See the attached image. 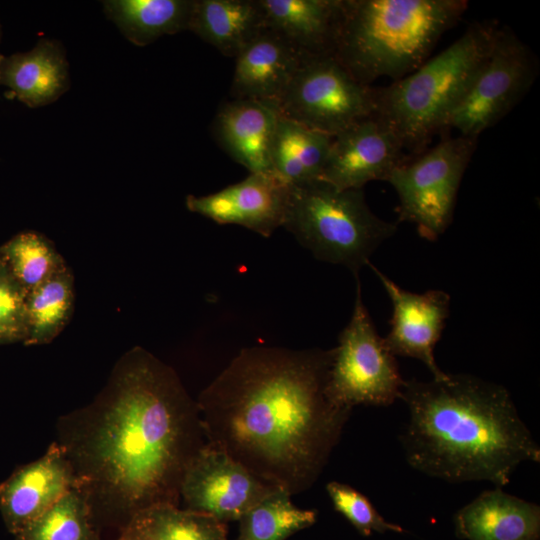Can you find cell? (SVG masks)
Returning a JSON list of instances; mask_svg holds the SVG:
<instances>
[{
  "instance_id": "6da1fadb",
  "label": "cell",
  "mask_w": 540,
  "mask_h": 540,
  "mask_svg": "<svg viewBox=\"0 0 540 540\" xmlns=\"http://www.w3.org/2000/svg\"><path fill=\"white\" fill-rule=\"evenodd\" d=\"M92 518L121 531L139 511L179 506L184 473L206 437L197 401L176 372L129 351L88 406L58 423V440Z\"/></svg>"
},
{
  "instance_id": "7a4b0ae2",
  "label": "cell",
  "mask_w": 540,
  "mask_h": 540,
  "mask_svg": "<svg viewBox=\"0 0 540 540\" xmlns=\"http://www.w3.org/2000/svg\"><path fill=\"white\" fill-rule=\"evenodd\" d=\"M332 349H242L200 393L206 441L292 496L312 487L350 409L326 394Z\"/></svg>"
},
{
  "instance_id": "3957f363",
  "label": "cell",
  "mask_w": 540,
  "mask_h": 540,
  "mask_svg": "<svg viewBox=\"0 0 540 540\" xmlns=\"http://www.w3.org/2000/svg\"><path fill=\"white\" fill-rule=\"evenodd\" d=\"M409 418L400 435L408 464L450 483L489 481L506 486L540 448L509 391L469 374L405 381L401 397Z\"/></svg>"
},
{
  "instance_id": "277c9868",
  "label": "cell",
  "mask_w": 540,
  "mask_h": 540,
  "mask_svg": "<svg viewBox=\"0 0 540 540\" xmlns=\"http://www.w3.org/2000/svg\"><path fill=\"white\" fill-rule=\"evenodd\" d=\"M466 0H343L333 56L360 83L401 79L461 19Z\"/></svg>"
},
{
  "instance_id": "5b68a950",
  "label": "cell",
  "mask_w": 540,
  "mask_h": 540,
  "mask_svg": "<svg viewBox=\"0 0 540 540\" xmlns=\"http://www.w3.org/2000/svg\"><path fill=\"white\" fill-rule=\"evenodd\" d=\"M497 30L494 22H475L410 74L375 87L374 114L394 129L405 150L418 155L444 132L448 116L488 57Z\"/></svg>"
},
{
  "instance_id": "8992f818",
  "label": "cell",
  "mask_w": 540,
  "mask_h": 540,
  "mask_svg": "<svg viewBox=\"0 0 540 540\" xmlns=\"http://www.w3.org/2000/svg\"><path fill=\"white\" fill-rule=\"evenodd\" d=\"M283 228L316 259L344 266L358 278L398 226L371 211L363 189L342 190L319 179L291 186Z\"/></svg>"
},
{
  "instance_id": "52a82bcc",
  "label": "cell",
  "mask_w": 540,
  "mask_h": 540,
  "mask_svg": "<svg viewBox=\"0 0 540 540\" xmlns=\"http://www.w3.org/2000/svg\"><path fill=\"white\" fill-rule=\"evenodd\" d=\"M477 138L445 137L433 148L409 158L387 178L398 197V221L417 227L434 241L453 220L458 190L472 159Z\"/></svg>"
},
{
  "instance_id": "ba28073f",
  "label": "cell",
  "mask_w": 540,
  "mask_h": 540,
  "mask_svg": "<svg viewBox=\"0 0 540 540\" xmlns=\"http://www.w3.org/2000/svg\"><path fill=\"white\" fill-rule=\"evenodd\" d=\"M348 324L339 335L328 374L326 394L338 407L389 406L401 397L405 380L365 307L359 277Z\"/></svg>"
},
{
  "instance_id": "9c48e42d",
  "label": "cell",
  "mask_w": 540,
  "mask_h": 540,
  "mask_svg": "<svg viewBox=\"0 0 540 540\" xmlns=\"http://www.w3.org/2000/svg\"><path fill=\"white\" fill-rule=\"evenodd\" d=\"M539 72L535 54L510 28L498 27L492 48L452 110L444 132L477 138L498 124L525 97Z\"/></svg>"
},
{
  "instance_id": "30bf717a",
  "label": "cell",
  "mask_w": 540,
  "mask_h": 540,
  "mask_svg": "<svg viewBox=\"0 0 540 540\" xmlns=\"http://www.w3.org/2000/svg\"><path fill=\"white\" fill-rule=\"evenodd\" d=\"M276 109L285 118L335 136L375 113V87L357 81L333 55L305 57Z\"/></svg>"
},
{
  "instance_id": "8fae6325",
  "label": "cell",
  "mask_w": 540,
  "mask_h": 540,
  "mask_svg": "<svg viewBox=\"0 0 540 540\" xmlns=\"http://www.w3.org/2000/svg\"><path fill=\"white\" fill-rule=\"evenodd\" d=\"M275 488L206 442L184 473L180 501L185 509L227 523L238 521Z\"/></svg>"
},
{
  "instance_id": "7c38bea8",
  "label": "cell",
  "mask_w": 540,
  "mask_h": 540,
  "mask_svg": "<svg viewBox=\"0 0 540 540\" xmlns=\"http://www.w3.org/2000/svg\"><path fill=\"white\" fill-rule=\"evenodd\" d=\"M407 159L394 129L373 114L333 136L320 179L342 190L363 189L386 181Z\"/></svg>"
},
{
  "instance_id": "4fadbf2b",
  "label": "cell",
  "mask_w": 540,
  "mask_h": 540,
  "mask_svg": "<svg viewBox=\"0 0 540 540\" xmlns=\"http://www.w3.org/2000/svg\"><path fill=\"white\" fill-rule=\"evenodd\" d=\"M381 281L393 307L390 331L384 338L388 350L396 356L420 360L433 375L444 379L437 365L434 348L441 337L450 311V296L443 290L414 293L401 288L374 265L368 264Z\"/></svg>"
},
{
  "instance_id": "5bb4252c",
  "label": "cell",
  "mask_w": 540,
  "mask_h": 540,
  "mask_svg": "<svg viewBox=\"0 0 540 540\" xmlns=\"http://www.w3.org/2000/svg\"><path fill=\"white\" fill-rule=\"evenodd\" d=\"M291 186L274 173H250L218 192L186 197L190 212L220 225L235 224L268 238L283 227Z\"/></svg>"
},
{
  "instance_id": "9a60e30c",
  "label": "cell",
  "mask_w": 540,
  "mask_h": 540,
  "mask_svg": "<svg viewBox=\"0 0 540 540\" xmlns=\"http://www.w3.org/2000/svg\"><path fill=\"white\" fill-rule=\"evenodd\" d=\"M75 487L73 467L55 441L0 484V513L7 530L16 535Z\"/></svg>"
},
{
  "instance_id": "2e32d148",
  "label": "cell",
  "mask_w": 540,
  "mask_h": 540,
  "mask_svg": "<svg viewBox=\"0 0 540 540\" xmlns=\"http://www.w3.org/2000/svg\"><path fill=\"white\" fill-rule=\"evenodd\" d=\"M304 58L284 38L263 29L235 57L230 88L233 99L255 100L276 107Z\"/></svg>"
},
{
  "instance_id": "e0dca14e",
  "label": "cell",
  "mask_w": 540,
  "mask_h": 540,
  "mask_svg": "<svg viewBox=\"0 0 540 540\" xmlns=\"http://www.w3.org/2000/svg\"><path fill=\"white\" fill-rule=\"evenodd\" d=\"M278 117L272 104L233 99L219 108L212 132L220 147L250 173H272L270 149Z\"/></svg>"
},
{
  "instance_id": "ac0fdd59",
  "label": "cell",
  "mask_w": 540,
  "mask_h": 540,
  "mask_svg": "<svg viewBox=\"0 0 540 540\" xmlns=\"http://www.w3.org/2000/svg\"><path fill=\"white\" fill-rule=\"evenodd\" d=\"M0 85L30 108L49 105L70 88L69 63L61 42L42 37L29 51L0 55Z\"/></svg>"
},
{
  "instance_id": "d6986e66",
  "label": "cell",
  "mask_w": 540,
  "mask_h": 540,
  "mask_svg": "<svg viewBox=\"0 0 540 540\" xmlns=\"http://www.w3.org/2000/svg\"><path fill=\"white\" fill-rule=\"evenodd\" d=\"M264 26L305 57L333 55L343 0H258Z\"/></svg>"
},
{
  "instance_id": "ffe728a7",
  "label": "cell",
  "mask_w": 540,
  "mask_h": 540,
  "mask_svg": "<svg viewBox=\"0 0 540 540\" xmlns=\"http://www.w3.org/2000/svg\"><path fill=\"white\" fill-rule=\"evenodd\" d=\"M454 524L464 540H539L540 507L497 487L461 508Z\"/></svg>"
},
{
  "instance_id": "44dd1931",
  "label": "cell",
  "mask_w": 540,
  "mask_h": 540,
  "mask_svg": "<svg viewBox=\"0 0 540 540\" xmlns=\"http://www.w3.org/2000/svg\"><path fill=\"white\" fill-rule=\"evenodd\" d=\"M263 29L258 0H193L188 30L225 56L235 58Z\"/></svg>"
},
{
  "instance_id": "7402d4cb",
  "label": "cell",
  "mask_w": 540,
  "mask_h": 540,
  "mask_svg": "<svg viewBox=\"0 0 540 540\" xmlns=\"http://www.w3.org/2000/svg\"><path fill=\"white\" fill-rule=\"evenodd\" d=\"M332 138L279 114L270 149L272 173L290 186L319 180Z\"/></svg>"
},
{
  "instance_id": "603a6c76",
  "label": "cell",
  "mask_w": 540,
  "mask_h": 540,
  "mask_svg": "<svg viewBox=\"0 0 540 540\" xmlns=\"http://www.w3.org/2000/svg\"><path fill=\"white\" fill-rule=\"evenodd\" d=\"M103 12L136 46L188 30L193 0H105Z\"/></svg>"
},
{
  "instance_id": "cb8c5ba5",
  "label": "cell",
  "mask_w": 540,
  "mask_h": 540,
  "mask_svg": "<svg viewBox=\"0 0 540 540\" xmlns=\"http://www.w3.org/2000/svg\"><path fill=\"white\" fill-rule=\"evenodd\" d=\"M117 540H228L227 523L175 505H154L137 512Z\"/></svg>"
},
{
  "instance_id": "d4e9b609",
  "label": "cell",
  "mask_w": 540,
  "mask_h": 540,
  "mask_svg": "<svg viewBox=\"0 0 540 540\" xmlns=\"http://www.w3.org/2000/svg\"><path fill=\"white\" fill-rule=\"evenodd\" d=\"M73 301V276L67 267L30 290L26 299L25 344L52 341L67 324Z\"/></svg>"
},
{
  "instance_id": "484cf974",
  "label": "cell",
  "mask_w": 540,
  "mask_h": 540,
  "mask_svg": "<svg viewBox=\"0 0 540 540\" xmlns=\"http://www.w3.org/2000/svg\"><path fill=\"white\" fill-rule=\"evenodd\" d=\"M291 496L285 489L276 487L238 520L239 533L235 540H286L312 526L317 511L295 506Z\"/></svg>"
},
{
  "instance_id": "4316f807",
  "label": "cell",
  "mask_w": 540,
  "mask_h": 540,
  "mask_svg": "<svg viewBox=\"0 0 540 540\" xmlns=\"http://www.w3.org/2000/svg\"><path fill=\"white\" fill-rule=\"evenodd\" d=\"M15 540H99L87 494L75 487L14 535Z\"/></svg>"
},
{
  "instance_id": "83f0119b",
  "label": "cell",
  "mask_w": 540,
  "mask_h": 540,
  "mask_svg": "<svg viewBox=\"0 0 540 540\" xmlns=\"http://www.w3.org/2000/svg\"><path fill=\"white\" fill-rule=\"evenodd\" d=\"M0 256L28 292L66 268L53 245L36 232L14 236L0 248Z\"/></svg>"
},
{
  "instance_id": "f1b7e54d",
  "label": "cell",
  "mask_w": 540,
  "mask_h": 540,
  "mask_svg": "<svg viewBox=\"0 0 540 540\" xmlns=\"http://www.w3.org/2000/svg\"><path fill=\"white\" fill-rule=\"evenodd\" d=\"M326 491L334 509L342 514L362 536L368 537L372 531L404 532L401 526L386 521L371 501L350 485L331 481L326 485Z\"/></svg>"
},
{
  "instance_id": "f546056e",
  "label": "cell",
  "mask_w": 540,
  "mask_h": 540,
  "mask_svg": "<svg viewBox=\"0 0 540 540\" xmlns=\"http://www.w3.org/2000/svg\"><path fill=\"white\" fill-rule=\"evenodd\" d=\"M27 294L0 260V343L25 340Z\"/></svg>"
},
{
  "instance_id": "4dcf8cb0",
  "label": "cell",
  "mask_w": 540,
  "mask_h": 540,
  "mask_svg": "<svg viewBox=\"0 0 540 540\" xmlns=\"http://www.w3.org/2000/svg\"><path fill=\"white\" fill-rule=\"evenodd\" d=\"M1 36H2V27H1V23H0V41H1ZM1 55V53H0Z\"/></svg>"
}]
</instances>
